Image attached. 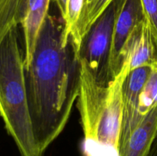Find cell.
Instances as JSON below:
<instances>
[{
    "instance_id": "obj_1",
    "label": "cell",
    "mask_w": 157,
    "mask_h": 156,
    "mask_svg": "<svg viewBox=\"0 0 157 156\" xmlns=\"http://www.w3.org/2000/svg\"><path fill=\"white\" fill-rule=\"evenodd\" d=\"M64 27L47 15L32 62L25 70L34 136L42 156L64 129L79 95L80 58L71 37L63 44Z\"/></svg>"
},
{
    "instance_id": "obj_2",
    "label": "cell",
    "mask_w": 157,
    "mask_h": 156,
    "mask_svg": "<svg viewBox=\"0 0 157 156\" xmlns=\"http://www.w3.org/2000/svg\"><path fill=\"white\" fill-rule=\"evenodd\" d=\"M81 80L78 106L84 139L83 156H120L123 87L130 72L125 60L108 85L99 84L84 60L80 59Z\"/></svg>"
},
{
    "instance_id": "obj_3",
    "label": "cell",
    "mask_w": 157,
    "mask_h": 156,
    "mask_svg": "<svg viewBox=\"0 0 157 156\" xmlns=\"http://www.w3.org/2000/svg\"><path fill=\"white\" fill-rule=\"evenodd\" d=\"M0 116L21 156H42L35 142L28 104L24 54L18 27L0 44Z\"/></svg>"
},
{
    "instance_id": "obj_4",
    "label": "cell",
    "mask_w": 157,
    "mask_h": 156,
    "mask_svg": "<svg viewBox=\"0 0 157 156\" xmlns=\"http://www.w3.org/2000/svg\"><path fill=\"white\" fill-rule=\"evenodd\" d=\"M121 0H115L92 24L81 41L80 59L86 61L96 80L103 85L111 81L110 58L113 30Z\"/></svg>"
},
{
    "instance_id": "obj_5",
    "label": "cell",
    "mask_w": 157,
    "mask_h": 156,
    "mask_svg": "<svg viewBox=\"0 0 157 156\" xmlns=\"http://www.w3.org/2000/svg\"><path fill=\"white\" fill-rule=\"evenodd\" d=\"M144 18L145 16L140 0H121L110 52V73L111 80L122 68L121 55L127 41Z\"/></svg>"
},
{
    "instance_id": "obj_6",
    "label": "cell",
    "mask_w": 157,
    "mask_h": 156,
    "mask_svg": "<svg viewBox=\"0 0 157 156\" xmlns=\"http://www.w3.org/2000/svg\"><path fill=\"white\" fill-rule=\"evenodd\" d=\"M151 72V66L134 69L129 73L123 87V116L120 150L124 148L129 139L141 122L140 119V96Z\"/></svg>"
},
{
    "instance_id": "obj_7",
    "label": "cell",
    "mask_w": 157,
    "mask_h": 156,
    "mask_svg": "<svg viewBox=\"0 0 157 156\" xmlns=\"http://www.w3.org/2000/svg\"><path fill=\"white\" fill-rule=\"evenodd\" d=\"M130 61V71L157 61V47L150 24L146 18L137 26L127 41L121 55V61Z\"/></svg>"
},
{
    "instance_id": "obj_8",
    "label": "cell",
    "mask_w": 157,
    "mask_h": 156,
    "mask_svg": "<svg viewBox=\"0 0 157 156\" xmlns=\"http://www.w3.org/2000/svg\"><path fill=\"white\" fill-rule=\"evenodd\" d=\"M50 0H27L21 25L24 39L25 70L30 65L36 48L39 33L48 15Z\"/></svg>"
},
{
    "instance_id": "obj_9",
    "label": "cell",
    "mask_w": 157,
    "mask_h": 156,
    "mask_svg": "<svg viewBox=\"0 0 157 156\" xmlns=\"http://www.w3.org/2000/svg\"><path fill=\"white\" fill-rule=\"evenodd\" d=\"M157 132V106L143 119L120 156H147Z\"/></svg>"
},
{
    "instance_id": "obj_10",
    "label": "cell",
    "mask_w": 157,
    "mask_h": 156,
    "mask_svg": "<svg viewBox=\"0 0 157 156\" xmlns=\"http://www.w3.org/2000/svg\"><path fill=\"white\" fill-rule=\"evenodd\" d=\"M114 1L115 0H84L82 12L77 23L75 32L71 36L73 39L78 55L84 37L92 24Z\"/></svg>"
},
{
    "instance_id": "obj_11",
    "label": "cell",
    "mask_w": 157,
    "mask_h": 156,
    "mask_svg": "<svg viewBox=\"0 0 157 156\" xmlns=\"http://www.w3.org/2000/svg\"><path fill=\"white\" fill-rule=\"evenodd\" d=\"M27 0H0V44L7 34L21 24Z\"/></svg>"
},
{
    "instance_id": "obj_12",
    "label": "cell",
    "mask_w": 157,
    "mask_h": 156,
    "mask_svg": "<svg viewBox=\"0 0 157 156\" xmlns=\"http://www.w3.org/2000/svg\"><path fill=\"white\" fill-rule=\"evenodd\" d=\"M157 106V61L151 65V72L140 96V119L144 117Z\"/></svg>"
},
{
    "instance_id": "obj_13",
    "label": "cell",
    "mask_w": 157,
    "mask_h": 156,
    "mask_svg": "<svg viewBox=\"0 0 157 156\" xmlns=\"http://www.w3.org/2000/svg\"><path fill=\"white\" fill-rule=\"evenodd\" d=\"M145 18L148 21L157 47V0H140Z\"/></svg>"
},
{
    "instance_id": "obj_14",
    "label": "cell",
    "mask_w": 157,
    "mask_h": 156,
    "mask_svg": "<svg viewBox=\"0 0 157 156\" xmlns=\"http://www.w3.org/2000/svg\"><path fill=\"white\" fill-rule=\"evenodd\" d=\"M55 1L58 6V9H59L62 20L64 21L66 16V13H67V6L68 0H55Z\"/></svg>"
},
{
    "instance_id": "obj_15",
    "label": "cell",
    "mask_w": 157,
    "mask_h": 156,
    "mask_svg": "<svg viewBox=\"0 0 157 156\" xmlns=\"http://www.w3.org/2000/svg\"><path fill=\"white\" fill-rule=\"evenodd\" d=\"M147 156H157V132Z\"/></svg>"
}]
</instances>
